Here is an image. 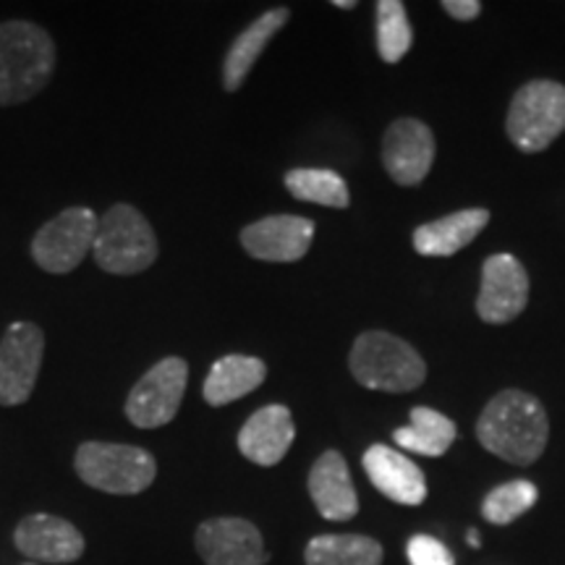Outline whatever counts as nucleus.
<instances>
[{
  "label": "nucleus",
  "instance_id": "obj_20",
  "mask_svg": "<svg viewBox=\"0 0 565 565\" xmlns=\"http://www.w3.org/2000/svg\"><path fill=\"white\" fill-rule=\"evenodd\" d=\"M267 366L263 359L244 356V353H228V356L217 359L204 380L202 395L210 406L221 408L233 401L244 398L257 391L265 383Z\"/></svg>",
  "mask_w": 565,
  "mask_h": 565
},
{
  "label": "nucleus",
  "instance_id": "obj_10",
  "mask_svg": "<svg viewBox=\"0 0 565 565\" xmlns=\"http://www.w3.org/2000/svg\"><path fill=\"white\" fill-rule=\"evenodd\" d=\"M194 547L204 565H267L270 561L259 529L238 515L204 521L194 534Z\"/></svg>",
  "mask_w": 565,
  "mask_h": 565
},
{
  "label": "nucleus",
  "instance_id": "obj_4",
  "mask_svg": "<svg viewBox=\"0 0 565 565\" xmlns=\"http://www.w3.org/2000/svg\"><path fill=\"white\" fill-rule=\"evenodd\" d=\"M158 236L134 204L118 202L105 212L97 225L92 257L100 270L110 275H139L158 259Z\"/></svg>",
  "mask_w": 565,
  "mask_h": 565
},
{
  "label": "nucleus",
  "instance_id": "obj_29",
  "mask_svg": "<svg viewBox=\"0 0 565 565\" xmlns=\"http://www.w3.org/2000/svg\"><path fill=\"white\" fill-rule=\"evenodd\" d=\"M338 9H356V3L353 0H335Z\"/></svg>",
  "mask_w": 565,
  "mask_h": 565
},
{
  "label": "nucleus",
  "instance_id": "obj_17",
  "mask_svg": "<svg viewBox=\"0 0 565 565\" xmlns=\"http://www.w3.org/2000/svg\"><path fill=\"white\" fill-rule=\"evenodd\" d=\"M309 494L328 521H349L359 513L356 487L351 482L349 463L338 450H324L315 461L309 471Z\"/></svg>",
  "mask_w": 565,
  "mask_h": 565
},
{
  "label": "nucleus",
  "instance_id": "obj_5",
  "mask_svg": "<svg viewBox=\"0 0 565 565\" xmlns=\"http://www.w3.org/2000/svg\"><path fill=\"white\" fill-rule=\"evenodd\" d=\"M74 469L84 484L108 494H139L158 477V461L150 450L126 443H82Z\"/></svg>",
  "mask_w": 565,
  "mask_h": 565
},
{
  "label": "nucleus",
  "instance_id": "obj_23",
  "mask_svg": "<svg viewBox=\"0 0 565 565\" xmlns=\"http://www.w3.org/2000/svg\"><path fill=\"white\" fill-rule=\"evenodd\" d=\"M286 189L296 200L322 204V207L345 210L351 204L345 181L335 171H324V168H294L286 173Z\"/></svg>",
  "mask_w": 565,
  "mask_h": 565
},
{
  "label": "nucleus",
  "instance_id": "obj_15",
  "mask_svg": "<svg viewBox=\"0 0 565 565\" xmlns=\"http://www.w3.org/2000/svg\"><path fill=\"white\" fill-rule=\"evenodd\" d=\"M296 440L294 416L286 406L273 404L254 412L238 433V450L246 461L275 466L286 458Z\"/></svg>",
  "mask_w": 565,
  "mask_h": 565
},
{
  "label": "nucleus",
  "instance_id": "obj_7",
  "mask_svg": "<svg viewBox=\"0 0 565 565\" xmlns=\"http://www.w3.org/2000/svg\"><path fill=\"white\" fill-rule=\"evenodd\" d=\"M189 383V364L181 356H166L150 366L126 398V419L139 429H160L179 414Z\"/></svg>",
  "mask_w": 565,
  "mask_h": 565
},
{
  "label": "nucleus",
  "instance_id": "obj_9",
  "mask_svg": "<svg viewBox=\"0 0 565 565\" xmlns=\"http://www.w3.org/2000/svg\"><path fill=\"white\" fill-rule=\"evenodd\" d=\"M45 333L34 322H11L0 338V406L13 408L30 401L38 385Z\"/></svg>",
  "mask_w": 565,
  "mask_h": 565
},
{
  "label": "nucleus",
  "instance_id": "obj_27",
  "mask_svg": "<svg viewBox=\"0 0 565 565\" xmlns=\"http://www.w3.org/2000/svg\"><path fill=\"white\" fill-rule=\"evenodd\" d=\"M443 9L458 21H471L482 13V3L479 0H443Z\"/></svg>",
  "mask_w": 565,
  "mask_h": 565
},
{
  "label": "nucleus",
  "instance_id": "obj_12",
  "mask_svg": "<svg viewBox=\"0 0 565 565\" xmlns=\"http://www.w3.org/2000/svg\"><path fill=\"white\" fill-rule=\"evenodd\" d=\"M13 545L30 563H74L84 555V536L71 521L51 513H32L19 521L13 532Z\"/></svg>",
  "mask_w": 565,
  "mask_h": 565
},
{
  "label": "nucleus",
  "instance_id": "obj_21",
  "mask_svg": "<svg viewBox=\"0 0 565 565\" xmlns=\"http://www.w3.org/2000/svg\"><path fill=\"white\" fill-rule=\"evenodd\" d=\"M456 424L448 416L435 412L429 406H416L412 412V422L408 427H401L393 433V440L398 443V448L414 450L419 456H445L448 448L456 440Z\"/></svg>",
  "mask_w": 565,
  "mask_h": 565
},
{
  "label": "nucleus",
  "instance_id": "obj_3",
  "mask_svg": "<svg viewBox=\"0 0 565 565\" xmlns=\"http://www.w3.org/2000/svg\"><path fill=\"white\" fill-rule=\"evenodd\" d=\"M349 370L359 385L385 393H408L427 377V364L414 345L383 330H366L353 341Z\"/></svg>",
  "mask_w": 565,
  "mask_h": 565
},
{
  "label": "nucleus",
  "instance_id": "obj_26",
  "mask_svg": "<svg viewBox=\"0 0 565 565\" xmlns=\"http://www.w3.org/2000/svg\"><path fill=\"white\" fill-rule=\"evenodd\" d=\"M406 557L412 565H456L454 553L429 534L412 536L406 545Z\"/></svg>",
  "mask_w": 565,
  "mask_h": 565
},
{
  "label": "nucleus",
  "instance_id": "obj_30",
  "mask_svg": "<svg viewBox=\"0 0 565 565\" xmlns=\"http://www.w3.org/2000/svg\"><path fill=\"white\" fill-rule=\"evenodd\" d=\"M24 565H38V563H24Z\"/></svg>",
  "mask_w": 565,
  "mask_h": 565
},
{
  "label": "nucleus",
  "instance_id": "obj_1",
  "mask_svg": "<svg viewBox=\"0 0 565 565\" xmlns=\"http://www.w3.org/2000/svg\"><path fill=\"white\" fill-rule=\"evenodd\" d=\"M477 437L490 454L508 463H534L545 454L550 437L545 406L524 391L498 393L479 416Z\"/></svg>",
  "mask_w": 565,
  "mask_h": 565
},
{
  "label": "nucleus",
  "instance_id": "obj_11",
  "mask_svg": "<svg viewBox=\"0 0 565 565\" xmlns=\"http://www.w3.org/2000/svg\"><path fill=\"white\" fill-rule=\"evenodd\" d=\"M529 275L513 254H492L482 267L477 315L487 324H505L526 309Z\"/></svg>",
  "mask_w": 565,
  "mask_h": 565
},
{
  "label": "nucleus",
  "instance_id": "obj_24",
  "mask_svg": "<svg viewBox=\"0 0 565 565\" xmlns=\"http://www.w3.org/2000/svg\"><path fill=\"white\" fill-rule=\"evenodd\" d=\"M414 42L406 6L401 0H380L377 3V51L385 63L404 61Z\"/></svg>",
  "mask_w": 565,
  "mask_h": 565
},
{
  "label": "nucleus",
  "instance_id": "obj_25",
  "mask_svg": "<svg viewBox=\"0 0 565 565\" xmlns=\"http://www.w3.org/2000/svg\"><path fill=\"white\" fill-rule=\"evenodd\" d=\"M536 498V487L529 482V479H513V482H505L487 494L482 503V515L494 526L513 524L519 515L532 511Z\"/></svg>",
  "mask_w": 565,
  "mask_h": 565
},
{
  "label": "nucleus",
  "instance_id": "obj_16",
  "mask_svg": "<svg viewBox=\"0 0 565 565\" xmlns=\"http://www.w3.org/2000/svg\"><path fill=\"white\" fill-rule=\"evenodd\" d=\"M362 463L370 482L393 503L422 505L427 498V482H424L422 469L401 450L387 448V445H372Z\"/></svg>",
  "mask_w": 565,
  "mask_h": 565
},
{
  "label": "nucleus",
  "instance_id": "obj_13",
  "mask_svg": "<svg viewBox=\"0 0 565 565\" xmlns=\"http://www.w3.org/2000/svg\"><path fill=\"white\" fill-rule=\"evenodd\" d=\"M312 242L315 223L301 215H270L242 231V246L259 263H299Z\"/></svg>",
  "mask_w": 565,
  "mask_h": 565
},
{
  "label": "nucleus",
  "instance_id": "obj_2",
  "mask_svg": "<svg viewBox=\"0 0 565 565\" xmlns=\"http://www.w3.org/2000/svg\"><path fill=\"white\" fill-rule=\"evenodd\" d=\"M55 42L32 21L0 24V105L32 100L55 74Z\"/></svg>",
  "mask_w": 565,
  "mask_h": 565
},
{
  "label": "nucleus",
  "instance_id": "obj_22",
  "mask_svg": "<svg viewBox=\"0 0 565 565\" xmlns=\"http://www.w3.org/2000/svg\"><path fill=\"white\" fill-rule=\"evenodd\" d=\"M307 565H383V545L364 534H320L303 550Z\"/></svg>",
  "mask_w": 565,
  "mask_h": 565
},
{
  "label": "nucleus",
  "instance_id": "obj_18",
  "mask_svg": "<svg viewBox=\"0 0 565 565\" xmlns=\"http://www.w3.org/2000/svg\"><path fill=\"white\" fill-rule=\"evenodd\" d=\"M291 19L288 9H273L265 11L257 21H252L246 30L233 40L223 61V87L228 92H236L246 82V76L252 74L254 63L259 61V55L265 53V47L270 45V40L278 34L282 26Z\"/></svg>",
  "mask_w": 565,
  "mask_h": 565
},
{
  "label": "nucleus",
  "instance_id": "obj_14",
  "mask_svg": "<svg viewBox=\"0 0 565 565\" xmlns=\"http://www.w3.org/2000/svg\"><path fill=\"white\" fill-rule=\"evenodd\" d=\"M383 162L391 179L401 186L422 183L435 162V137L429 126L416 118L391 124L383 141Z\"/></svg>",
  "mask_w": 565,
  "mask_h": 565
},
{
  "label": "nucleus",
  "instance_id": "obj_28",
  "mask_svg": "<svg viewBox=\"0 0 565 565\" xmlns=\"http://www.w3.org/2000/svg\"><path fill=\"white\" fill-rule=\"evenodd\" d=\"M466 540H469L471 547L482 545V542H479V532H477V529H469V534H466Z\"/></svg>",
  "mask_w": 565,
  "mask_h": 565
},
{
  "label": "nucleus",
  "instance_id": "obj_8",
  "mask_svg": "<svg viewBox=\"0 0 565 565\" xmlns=\"http://www.w3.org/2000/svg\"><path fill=\"white\" fill-rule=\"evenodd\" d=\"M100 217L89 207H68L47 221L32 238V259L45 273L66 275L92 252Z\"/></svg>",
  "mask_w": 565,
  "mask_h": 565
},
{
  "label": "nucleus",
  "instance_id": "obj_19",
  "mask_svg": "<svg viewBox=\"0 0 565 565\" xmlns=\"http://www.w3.org/2000/svg\"><path fill=\"white\" fill-rule=\"evenodd\" d=\"M490 212L482 207H471L445 215L440 221L424 223L414 231V249L424 257H450L461 252L487 228Z\"/></svg>",
  "mask_w": 565,
  "mask_h": 565
},
{
  "label": "nucleus",
  "instance_id": "obj_6",
  "mask_svg": "<svg viewBox=\"0 0 565 565\" xmlns=\"http://www.w3.org/2000/svg\"><path fill=\"white\" fill-rule=\"evenodd\" d=\"M508 137L521 152H545L565 131V87L534 79L515 92L505 121Z\"/></svg>",
  "mask_w": 565,
  "mask_h": 565
}]
</instances>
